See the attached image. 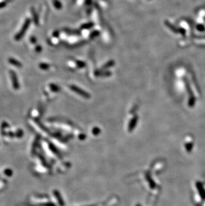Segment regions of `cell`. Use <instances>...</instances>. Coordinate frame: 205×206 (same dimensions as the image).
I'll use <instances>...</instances> for the list:
<instances>
[{"label": "cell", "instance_id": "11", "mask_svg": "<svg viewBox=\"0 0 205 206\" xmlns=\"http://www.w3.org/2000/svg\"><path fill=\"white\" fill-rule=\"evenodd\" d=\"M39 67H40L41 69H44V70H47V69H49V67H50V65H49V64H47V63H41V64L39 65Z\"/></svg>", "mask_w": 205, "mask_h": 206}, {"label": "cell", "instance_id": "6", "mask_svg": "<svg viewBox=\"0 0 205 206\" xmlns=\"http://www.w3.org/2000/svg\"><path fill=\"white\" fill-rule=\"evenodd\" d=\"M114 65H115V62H114V61L111 60V61H108V62H107L104 65H103V66H102V67H101V69H109V67L113 66Z\"/></svg>", "mask_w": 205, "mask_h": 206}, {"label": "cell", "instance_id": "16", "mask_svg": "<svg viewBox=\"0 0 205 206\" xmlns=\"http://www.w3.org/2000/svg\"><path fill=\"white\" fill-rule=\"evenodd\" d=\"M36 50L37 52H40V51H41V46H37L36 48Z\"/></svg>", "mask_w": 205, "mask_h": 206}, {"label": "cell", "instance_id": "18", "mask_svg": "<svg viewBox=\"0 0 205 206\" xmlns=\"http://www.w3.org/2000/svg\"><path fill=\"white\" fill-rule=\"evenodd\" d=\"M86 3H87V4H89V3H91V0H87Z\"/></svg>", "mask_w": 205, "mask_h": 206}, {"label": "cell", "instance_id": "15", "mask_svg": "<svg viewBox=\"0 0 205 206\" xmlns=\"http://www.w3.org/2000/svg\"><path fill=\"white\" fill-rule=\"evenodd\" d=\"M30 40H31V42H32V44H36V38H35V37L32 36V38H31Z\"/></svg>", "mask_w": 205, "mask_h": 206}, {"label": "cell", "instance_id": "17", "mask_svg": "<svg viewBox=\"0 0 205 206\" xmlns=\"http://www.w3.org/2000/svg\"><path fill=\"white\" fill-rule=\"evenodd\" d=\"M5 5V2H3V3H0V8L3 7Z\"/></svg>", "mask_w": 205, "mask_h": 206}, {"label": "cell", "instance_id": "19", "mask_svg": "<svg viewBox=\"0 0 205 206\" xmlns=\"http://www.w3.org/2000/svg\"><path fill=\"white\" fill-rule=\"evenodd\" d=\"M53 35H54V36H55V37H57V36H58V32H55V33H54V34H53Z\"/></svg>", "mask_w": 205, "mask_h": 206}, {"label": "cell", "instance_id": "4", "mask_svg": "<svg viewBox=\"0 0 205 206\" xmlns=\"http://www.w3.org/2000/svg\"><path fill=\"white\" fill-rule=\"evenodd\" d=\"M95 74L96 76L98 77H109L111 75V71H96L95 72Z\"/></svg>", "mask_w": 205, "mask_h": 206}, {"label": "cell", "instance_id": "5", "mask_svg": "<svg viewBox=\"0 0 205 206\" xmlns=\"http://www.w3.org/2000/svg\"><path fill=\"white\" fill-rule=\"evenodd\" d=\"M9 62L11 63V65H14V66L15 67H21L22 66V63H21L19 61H18L17 60H16V59H13V58H9Z\"/></svg>", "mask_w": 205, "mask_h": 206}, {"label": "cell", "instance_id": "10", "mask_svg": "<svg viewBox=\"0 0 205 206\" xmlns=\"http://www.w3.org/2000/svg\"><path fill=\"white\" fill-rule=\"evenodd\" d=\"M50 88L53 92H57L59 91V88L58 87L57 85H55V84H50Z\"/></svg>", "mask_w": 205, "mask_h": 206}, {"label": "cell", "instance_id": "7", "mask_svg": "<svg viewBox=\"0 0 205 206\" xmlns=\"http://www.w3.org/2000/svg\"><path fill=\"white\" fill-rule=\"evenodd\" d=\"M53 5L55 6L56 9H59L62 7V4L59 0H53Z\"/></svg>", "mask_w": 205, "mask_h": 206}, {"label": "cell", "instance_id": "12", "mask_svg": "<svg viewBox=\"0 0 205 206\" xmlns=\"http://www.w3.org/2000/svg\"><path fill=\"white\" fill-rule=\"evenodd\" d=\"M65 31L67 33H68V34H79V32H77L78 31L70 30H68V29H65Z\"/></svg>", "mask_w": 205, "mask_h": 206}, {"label": "cell", "instance_id": "13", "mask_svg": "<svg viewBox=\"0 0 205 206\" xmlns=\"http://www.w3.org/2000/svg\"><path fill=\"white\" fill-rule=\"evenodd\" d=\"M99 31H94V32H93L91 34V38H95V37H97V36H99Z\"/></svg>", "mask_w": 205, "mask_h": 206}, {"label": "cell", "instance_id": "8", "mask_svg": "<svg viewBox=\"0 0 205 206\" xmlns=\"http://www.w3.org/2000/svg\"><path fill=\"white\" fill-rule=\"evenodd\" d=\"M32 14H33V18H34V21L35 22V24H36V25H37H37L39 24L38 16H37L36 12L35 11L34 9H32Z\"/></svg>", "mask_w": 205, "mask_h": 206}, {"label": "cell", "instance_id": "2", "mask_svg": "<svg viewBox=\"0 0 205 206\" xmlns=\"http://www.w3.org/2000/svg\"><path fill=\"white\" fill-rule=\"evenodd\" d=\"M70 88H71V90H72V91L75 92L76 94H77L79 95V96L83 97V98H90V94H89V93L85 92L84 90H83L82 89H81V88L77 87V86L75 85H71L70 86Z\"/></svg>", "mask_w": 205, "mask_h": 206}, {"label": "cell", "instance_id": "1", "mask_svg": "<svg viewBox=\"0 0 205 206\" xmlns=\"http://www.w3.org/2000/svg\"><path fill=\"white\" fill-rule=\"evenodd\" d=\"M30 24H31V20L30 19H27L26 21H25V23L24 24V26H23L22 28L21 29V30L19 31V32L18 34H17L15 35V40H17V41L20 40L21 39L23 38V36H24V34H26L27 30H28V29L29 28V27H30Z\"/></svg>", "mask_w": 205, "mask_h": 206}, {"label": "cell", "instance_id": "14", "mask_svg": "<svg viewBox=\"0 0 205 206\" xmlns=\"http://www.w3.org/2000/svg\"><path fill=\"white\" fill-rule=\"evenodd\" d=\"M76 63H77V65L79 67H83L85 66V63L83 61H77Z\"/></svg>", "mask_w": 205, "mask_h": 206}, {"label": "cell", "instance_id": "9", "mask_svg": "<svg viewBox=\"0 0 205 206\" xmlns=\"http://www.w3.org/2000/svg\"><path fill=\"white\" fill-rule=\"evenodd\" d=\"M93 26H94V24L90 22V23L85 24L83 25H82L81 28L82 29H90V28H91Z\"/></svg>", "mask_w": 205, "mask_h": 206}, {"label": "cell", "instance_id": "3", "mask_svg": "<svg viewBox=\"0 0 205 206\" xmlns=\"http://www.w3.org/2000/svg\"><path fill=\"white\" fill-rule=\"evenodd\" d=\"M9 73H10V75H11V81H12V83H13V86L14 89L18 90L19 88V84L17 75H16L15 73L13 71H10Z\"/></svg>", "mask_w": 205, "mask_h": 206}]
</instances>
